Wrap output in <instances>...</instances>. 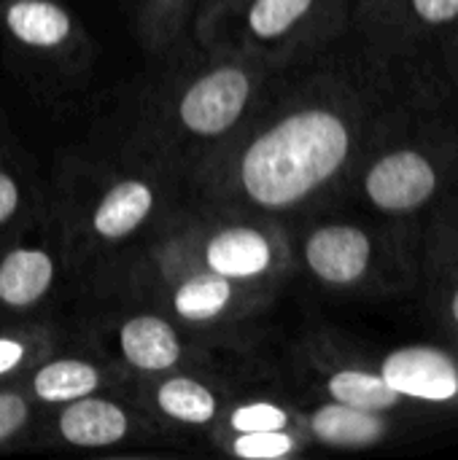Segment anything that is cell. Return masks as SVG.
I'll list each match as a JSON object with an SVG mask.
<instances>
[{
    "mask_svg": "<svg viewBox=\"0 0 458 460\" xmlns=\"http://www.w3.org/2000/svg\"><path fill=\"white\" fill-rule=\"evenodd\" d=\"M435 89L429 57L386 51L354 24L275 73L208 186L267 216L343 202L364 156Z\"/></svg>",
    "mask_w": 458,
    "mask_h": 460,
    "instance_id": "cell-1",
    "label": "cell"
},
{
    "mask_svg": "<svg viewBox=\"0 0 458 460\" xmlns=\"http://www.w3.org/2000/svg\"><path fill=\"white\" fill-rule=\"evenodd\" d=\"M456 191L458 121L437 81V89L364 156L343 202H354L367 216L386 221H427Z\"/></svg>",
    "mask_w": 458,
    "mask_h": 460,
    "instance_id": "cell-2",
    "label": "cell"
},
{
    "mask_svg": "<svg viewBox=\"0 0 458 460\" xmlns=\"http://www.w3.org/2000/svg\"><path fill=\"white\" fill-rule=\"evenodd\" d=\"M300 259L327 291L408 296L424 280V221L327 218L302 234Z\"/></svg>",
    "mask_w": 458,
    "mask_h": 460,
    "instance_id": "cell-3",
    "label": "cell"
},
{
    "mask_svg": "<svg viewBox=\"0 0 458 460\" xmlns=\"http://www.w3.org/2000/svg\"><path fill=\"white\" fill-rule=\"evenodd\" d=\"M200 38L281 70L354 27L356 0H205Z\"/></svg>",
    "mask_w": 458,
    "mask_h": 460,
    "instance_id": "cell-4",
    "label": "cell"
},
{
    "mask_svg": "<svg viewBox=\"0 0 458 460\" xmlns=\"http://www.w3.org/2000/svg\"><path fill=\"white\" fill-rule=\"evenodd\" d=\"M278 70L235 51L197 70L167 108V127L189 143L229 140L262 105Z\"/></svg>",
    "mask_w": 458,
    "mask_h": 460,
    "instance_id": "cell-5",
    "label": "cell"
},
{
    "mask_svg": "<svg viewBox=\"0 0 458 460\" xmlns=\"http://www.w3.org/2000/svg\"><path fill=\"white\" fill-rule=\"evenodd\" d=\"M254 288H270L292 267V245L275 224H224L200 243V264Z\"/></svg>",
    "mask_w": 458,
    "mask_h": 460,
    "instance_id": "cell-6",
    "label": "cell"
},
{
    "mask_svg": "<svg viewBox=\"0 0 458 460\" xmlns=\"http://www.w3.org/2000/svg\"><path fill=\"white\" fill-rule=\"evenodd\" d=\"M354 24L381 49L405 57H429L458 30V0H381Z\"/></svg>",
    "mask_w": 458,
    "mask_h": 460,
    "instance_id": "cell-7",
    "label": "cell"
},
{
    "mask_svg": "<svg viewBox=\"0 0 458 460\" xmlns=\"http://www.w3.org/2000/svg\"><path fill=\"white\" fill-rule=\"evenodd\" d=\"M386 383L413 407L458 412V350L448 342H410L378 361Z\"/></svg>",
    "mask_w": 458,
    "mask_h": 460,
    "instance_id": "cell-8",
    "label": "cell"
},
{
    "mask_svg": "<svg viewBox=\"0 0 458 460\" xmlns=\"http://www.w3.org/2000/svg\"><path fill=\"white\" fill-rule=\"evenodd\" d=\"M313 372L319 377L321 394L332 402H343L370 412H383L391 418L413 407L386 383L378 364H370L359 356H348V353L327 356L324 350L319 353L313 350Z\"/></svg>",
    "mask_w": 458,
    "mask_h": 460,
    "instance_id": "cell-9",
    "label": "cell"
},
{
    "mask_svg": "<svg viewBox=\"0 0 458 460\" xmlns=\"http://www.w3.org/2000/svg\"><path fill=\"white\" fill-rule=\"evenodd\" d=\"M54 426L59 442L70 447L105 450L127 442L135 434V412L116 399L89 394L59 404Z\"/></svg>",
    "mask_w": 458,
    "mask_h": 460,
    "instance_id": "cell-10",
    "label": "cell"
},
{
    "mask_svg": "<svg viewBox=\"0 0 458 460\" xmlns=\"http://www.w3.org/2000/svg\"><path fill=\"white\" fill-rule=\"evenodd\" d=\"M302 426L310 445L332 450H370L391 437L394 418L324 399L313 410L302 412Z\"/></svg>",
    "mask_w": 458,
    "mask_h": 460,
    "instance_id": "cell-11",
    "label": "cell"
},
{
    "mask_svg": "<svg viewBox=\"0 0 458 460\" xmlns=\"http://www.w3.org/2000/svg\"><path fill=\"white\" fill-rule=\"evenodd\" d=\"M154 208V183L140 175H127L105 186V191L94 199L86 218V229L100 243H121L151 218Z\"/></svg>",
    "mask_w": 458,
    "mask_h": 460,
    "instance_id": "cell-12",
    "label": "cell"
},
{
    "mask_svg": "<svg viewBox=\"0 0 458 460\" xmlns=\"http://www.w3.org/2000/svg\"><path fill=\"white\" fill-rule=\"evenodd\" d=\"M119 358L140 375H165L184 361L181 332L162 315L138 313L116 329Z\"/></svg>",
    "mask_w": 458,
    "mask_h": 460,
    "instance_id": "cell-13",
    "label": "cell"
},
{
    "mask_svg": "<svg viewBox=\"0 0 458 460\" xmlns=\"http://www.w3.org/2000/svg\"><path fill=\"white\" fill-rule=\"evenodd\" d=\"M246 288L254 286H243L211 270L192 267L167 288V307L184 323H194V326L216 323L232 315L243 305Z\"/></svg>",
    "mask_w": 458,
    "mask_h": 460,
    "instance_id": "cell-14",
    "label": "cell"
},
{
    "mask_svg": "<svg viewBox=\"0 0 458 460\" xmlns=\"http://www.w3.org/2000/svg\"><path fill=\"white\" fill-rule=\"evenodd\" d=\"M0 22L5 35L27 51L62 54L76 38L70 11L54 0H8L0 8Z\"/></svg>",
    "mask_w": 458,
    "mask_h": 460,
    "instance_id": "cell-15",
    "label": "cell"
},
{
    "mask_svg": "<svg viewBox=\"0 0 458 460\" xmlns=\"http://www.w3.org/2000/svg\"><path fill=\"white\" fill-rule=\"evenodd\" d=\"M57 280V261L43 245H16L0 256V307L24 313L38 307Z\"/></svg>",
    "mask_w": 458,
    "mask_h": 460,
    "instance_id": "cell-16",
    "label": "cell"
},
{
    "mask_svg": "<svg viewBox=\"0 0 458 460\" xmlns=\"http://www.w3.org/2000/svg\"><path fill=\"white\" fill-rule=\"evenodd\" d=\"M108 383V375L86 358H49L30 369L27 377V396L40 404H67L73 399L89 396L103 391Z\"/></svg>",
    "mask_w": 458,
    "mask_h": 460,
    "instance_id": "cell-17",
    "label": "cell"
},
{
    "mask_svg": "<svg viewBox=\"0 0 458 460\" xmlns=\"http://www.w3.org/2000/svg\"><path fill=\"white\" fill-rule=\"evenodd\" d=\"M148 396L162 418L186 429L211 426L221 415L219 394L205 380L192 375H167L151 388Z\"/></svg>",
    "mask_w": 458,
    "mask_h": 460,
    "instance_id": "cell-18",
    "label": "cell"
},
{
    "mask_svg": "<svg viewBox=\"0 0 458 460\" xmlns=\"http://www.w3.org/2000/svg\"><path fill=\"white\" fill-rule=\"evenodd\" d=\"M421 291L440 323L445 342L458 350V261L424 240V280Z\"/></svg>",
    "mask_w": 458,
    "mask_h": 460,
    "instance_id": "cell-19",
    "label": "cell"
},
{
    "mask_svg": "<svg viewBox=\"0 0 458 460\" xmlns=\"http://www.w3.org/2000/svg\"><path fill=\"white\" fill-rule=\"evenodd\" d=\"M202 3L205 0H138V24L146 46L154 51L170 46Z\"/></svg>",
    "mask_w": 458,
    "mask_h": 460,
    "instance_id": "cell-20",
    "label": "cell"
},
{
    "mask_svg": "<svg viewBox=\"0 0 458 460\" xmlns=\"http://www.w3.org/2000/svg\"><path fill=\"white\" fill-rule=\"evenodd\" d=\"M224 426L229 434H254V431H289V429H302V412H297L294 407L275 402V399H251V402H240L235 404L227 418Z\"/></svg>",
    "mask_w": 458,
    "mask_h": 460,
    "instance_id": "cell-21",
    "label": "cell"
},
{
    "mask_svg": "<svg viewBox=\"0 0 458 460\" xmlns=\"http://www.w3.org/2000/svg\"><path fill=\"white\" fill-rule=\"evenodd\" d=\"M310 445L302 429L289 431H254V434H229L227 453L243 460L292 458Z\"/></svg>",
    "mask_w": 458,
    "mask_h": 460,
    "instance_id": "cell-22",
    "label": "cell"
},
{
    "mask_svg": "<svg viewBox=\"0 0 458 460\" xmlns=\"http://www.w3.org/2000/svg\"><path fill=\"white\" fill-rule=\"evenodd\" d=\"M46 353V334L35 329L0 332V380L32 369Z\"/></svg>",
    "mask_w": 458,
    "mask_h": 460,
    "instance_id": "cell-23",
    "label": "cell"
},
{
    "mask_svg": "<svg viewBox=\"0 0 458 460\" xmlns=\"http://www.w3.org/2000/svg\"><path fill=\"white\" fill-rule=\"evenodd\" d=\"M424 240L458 261V191L445 197L424 221Z\"/></svg>",
    "mask_w": 458,
    "mask_h": 460,
    "instance_id": "cell-24",
    "label": "cell"
},
{
    "mask_svg": "<svg viewBox=\"0 0 458 460\" xmlns=\"http://www.w3.org/2000/svg\"><path fill=\"white\" fill-rule=\"evenodd\" d=\"M32 423V399L22 388H0V447L11 445Z\"/></svg>",
    "mask_w": 458,
    "mask_h": 460,
    "instance_id": "cell-25",
    "label": "cell"
},
{
    "mask_svg": "<svg viewBox=\"0 0 458 460\" xmlns=\"http://www.w3.org/2000/svg\"><path fill=\"white\" fill-rule=\"evenodd\" d=\"M437 81H440V92L448 102V108L454 111L458 121V30L451 32L448 38H443L435 51L429 54Z\"/></svg>",
    "mask_w": 458,
    "mask_h": 460,
    "instance_id": "cell-26",
    "label": "cell"
},
{
    "mask_svg": "<svg viewBox=\"0 0 458 460\" xmlns=\"http://www.w3.org/2000/svg\"><path fill=\"white\" fill-rule=\"evenodd\" d=\"M19 208H22V186L11 172L0 170V229L13 221Z\"/></svg>",
    "mask_w": 458,
    "mask_h": 460,
    "instance_id": "cell-27",
    "label": "cell"
},
{
    "mask_svg": "<svg viewBox=\"0 0 458 460\" xmlns=\"http://www.w3.org/2000/svg\"><path fill=\"white\" fill-rule=\"evenodd\" d=\"M375 3H381V0H356V16H359L362 11H367V8H373ZM356 16H354V19H356Z\"/></svg>",
    "mask_w": 458,
    "mask_h": 460,
    "instance_id": "cell-28",
    "label": "cell"
}]
</instances>
